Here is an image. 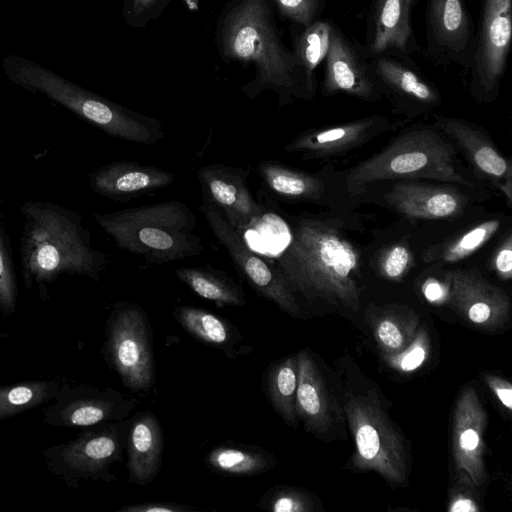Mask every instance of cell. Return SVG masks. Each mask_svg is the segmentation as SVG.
<instances>
[{
	"label": "cell",
	"instance_id": "6da1fadb",
	"mask_svg": "<svg viewBox=\"0 0 512 512\" xmlns=\"http://www.w3.org/2000/svg\"><path fill=\"white\" fill-rule=\"evenodd\" d=\"M347 214L293 217L291 239L276 261L290 290L310 304L359 311L361 253L345 233Z\"/></svg>",
	"mask_w": 512,
	"mask_h": 512
},
{
	"label": "cell",
	"instance_id": "7a4b0ae2",
	"mask_svg": "<svg viewBox=\"0 0 512 512\" xmlns=\"http://www.w3.org/2000/svg\"><path fill=\"white\" fill-rule=\"evenodd\" d=\"M215 44L224 63L254 67V77L241 87L248 99L272 91L284 107L314 98L317 88L285 46L271 0H228L215 23Z\"/></svg>",
	"mask_w": 512,
	"mask_h": 512
},
{
	"label": "cell",
	"instance_id": "3957f363",
	"mask_svg": "<svg viewBox=\"0 0 512 512\" xmlns=\"http://www.w3.org/2000/svg\"><path fill=\"white\" fill-rule=\"evenodd\" d=\"M20 211V264L28 289L36 286L43 296L47 284L63 274L100 280L108 258L92 247L81 214L57 203L34 200L24 202Z\"/></svg>",
	"mask_w": 512,
	"mask_h": 512
},
{
	"label": "cell",
	"instance_id": "277c9868",
	"mask_svg": "<svg viewBox=\"0 0 512 512\" xmlns=\"http://www.w3.org/2000/svg\"><path fill=\"white\" fill-rule=\"evenodd\" d=\"M349 194L361 198L368 185L383 181L435 180L482 189L452 142L433 124L398 134L382 150L342 172Z\"/></svg>",
	"mask_w": 512,
	"mask_h": 512
},
{
	"label": "cell",
	"instance_id": "5b68a950",
	"mask_svg": "<svg viewBox=\"0 0 512 512\" xmlns=\"http://www.w3.org/2000/svg\"><path fill=\"white\" fill-rule=\"evenodd\" d=\"M93 216L118 248L150 263L175 262L204 250L201 238L194 233L197 218L190 206L179 200L93 212Z\"/></svg>",
	"mask_w": 512,
	"mask_h": 512
},
{
	"label": "cell",
	"instance_id": "8992f818",
	"mask_svg": "<svg viewBox=\"0 0 512 512\" xmlns=\"http://www.w3.org/2000/svg\"><path fill=\"white\" fill-rule=\"evenodd\" d=\"M4 69L12 82L44 94L114 138L153 145L165 135L160 120L103 98L34 62L7 57Z\"/></svg>",
	"mask_w": 512,
	"mask_h": 512
},
{
	"label": "cell",
	"instance_id": "52a82bcc",
	"mask_svg": "<svg viewBox=\"0 0 512 512\" xmlns=\"http://www.w3.org/2000/svg\"><path fill=\"white\" fill-rule=\"evenodd\" d=\"M343 409L355 442L353 467L374 471L390 484H404L409 473L405 441L377 395L348 392Z\"/></svg>",
	"mask_w": 512,
	"mask_h": 512
},
{
	"label": "cell",
	"instance_id": "ba28073f",
	"mask_svg": "<svg viewBox=\"0 0 512 512\" xmlns=\"http://www.w3.org/2000/svg\"><path fill=\"white\" fill-rule=\"evenodd\" d=\"M131 420L89 426L76 438L46 448L43 455L48 470L69 488H78L82 479L113 481L109 468L122 461Z\"/></svg>",
	"mask_w": 512,
	"mask_h": 512
},
{
	"label": "cell",
	"instance_id": "9c48e42d",
	"mask_svg": "<svg viewBox=\"0 0 512 512\" xmlns=\"http://www.w3.org/2000/svg\"><path fill=\"white\" fill-rule=\"evenodd\" d=\"M108 363L123 385L147 392L155 382L152 334L144 310L135 303H115L106 324L104 346Z\"/></svg>",
	"mask_w": 512,
	"mask_h": 512
},
{
	"label": "cell",
	"instance_id": "30bf717a",
	"mask_svg": "<svg viewBox=\"0 0 512 512\" xmlns=\"http://www.w3.org/2000/svg\"><path fill=\"white\" fill-rule=\"evenodd\" d=\"M512 38V0H482L470 68L469 90L475 101L491 103L500 93Z\"/></svg>",
	"mask_w": 512,
	"mask_h": 512
},
{
	"label": "cell",
	"instance_id": "8fae6325",
	"mask_svg": "<svg viewBox=\"0 0 512 512\" xmlns=\"http://www.w3.org/2000/svg\"><path fill=\"white\" fill-rule=\"evenodd\" d=\"M198 209L247 284L259 296L274 303L283 312L294 318H301L302 311L296 296L290 290L276 263L252 251L239 232L206 198L203 197Z\"/></svg>",
	"mask_w": 512,
	"mask_h": 512
},
{
	"label": "cell",
	"instance_id": "7c38bea8",
	"mask_svg": "<svg viewBox=\"0 0 512 512\" xmlns=\"http://www.w3.org/2000/svg\"><path fill=\"white\" fill-rule=\"evenodd\" d=\"M257 173L265 189L276 199L328 207L337 213H352L359 198L346 189L343 173L326 169L310 173L279 161L264 160Z\"/></svg>",
	"mask_w": 512,
	"mask_h": 512
},
{
	"label": "cell",
	"instance_id": "4fadbf2b",
	"mask_svg": "<svg viewBox=\"0 0 512 512\" xmlns=\"http://www.w3.org/2000/svg\"><path fill=\"white\" fill-rule=\"evenodd\" d=\"M433 125L443 133L468 164V169L485 187L501 193L512 202V162L505 157L488 133L465 119L432 113Z\"/></svg>",
	"mask_w": 512,
	"mask_h": 512
},
{
	"label": "cell",
	"instance_id": "5bb4252c",
	"mask_svg": "<svg viewBox=\"0 0 512 512\" xmlns=\"http://www.w3.org/2000/svg\"><path fill=\"white\" fill-rule=\"evenodd\" d=\"M425 23L430 58L440 65L455 64L469 71L476 29L465 0H428Z\"/></svg>",
	"mask_w": 512,
	"mask_h": 512
},
{
	"label": "cell",
	"instance_id": "9a60e30c",
	"mask_svg": "<svg viewBox=\"0 0 512 512\" xmlns=\"http://www.w3.org/2000/svg\"><path fill=\"white\" fill-rule=\"evenodd\" d=\"M408 119L392 121L377 114L334 126L313 128L299 133L283 148L302 160L327 161L346 156L375 138L397 129Z\"/></svg>",
	"mask_w": 512,
	"mask_h": 512
},
{
	"label": "cell",
	"instance_id": "2e32d148",
	"mask_svg": "<svg viewBox=\"0 0 512 512\" xmlns=\"http://www.w3.org/2000/svg\"><path fill=\"white\" fill-rule=\"evenodd\" d=\"M112 388L60 387L54 403L43 411V422L58 427H89L126 419L136 405Z\"/></svg>",
	"mask_w": 512,
	"mask_h": 512
},
{
	"label": "cell",
	"instance_id": "e0dca14e",
	"mask_svg": "<svg viewBox=\"0 0 512 512\" xmlns=\"http://www.w3.org/2000/svg\"><path fill=\"white\" fill-rule=\"evenodd\" d=\"M324 60V78L321 85L324 96L343 93L370 103L384 97L370 59L362 46L350 40L335 23Z\"/></svg>",
	"mask_w": 512,
	"mask_h": 512
},
{
	"label": "cell",
	"instance_id": "ac0fdd59",
	"mask_svg": "<svg viewBox=\"0 0 512 512\" xmlns=\"http://www.w3.org/2000/svg\"><path fill=\"white\" fill-rule=\"evenodd\" d=\"M448 306L460 317L486 330H495L509 320L508 295L473 267L446 273Z\"/></svg>",
	"mask_w": 512,
	"mask_h": 512
},
{
	"label": "cell",
	"instance_id": "d6986e66",
	"mask_svg": "<svg viewBox=\"0 0 512 512\" xmlns=\"http://www.w3.org/2000/svg\"><path fill=\"white\" fill-rule=\"evenodd\" d=\"M369 59L384 97L406 119L431 115L441 105L439 90L416 70L410 58L380 55Z\"/></svg>",
	"mask_w": 512,
	"mask_h": 512
},
{
	"label": "cell",
	"instance_id": "ffe728a7",
	"mask_svg": "<svg viewBox=\"0 0 512 512\" xmlns=\"http://www.w3.org/2000/svg\"><path fill=\"white\" fill-rule=\"evenodd\" d=\"M250 171L213 163L197 171L203 197L213 204L237 231L254 225L265 214L248 187Z\"/></svg>",
	"mask_w": 512,
	"mask_h": 512
},
{
	"label": "cell",
	"instance_id": "44dd1931",
	"mask_svg": "<svg viewBox=\"0 0 512 512\" xmlns=\"http://www.w3.org/2000/svg\"><path fill=\"white\" fill-rule=\"evenodd\" d=\"M458 186L398 180L392 182L382 200L409 220H451L461 216L470 203L469 195Z\"/></svg>",
	"mask_w": 512,
	"mask_h": 512
},
{
	"label": "cell",
	"instance_id": "7402d4cb",
	"mask_svg": "<svg viewBox=\"0 0 512 512\" xmlns=\"http://www.w3.org/2000/svg\"><path fill=\"white\" fill-rule=\"evenodd\" d=\"M488 414L475 388L467 385L460 392L453 410L452 452L455 471L468 474L479 488L487 481L484 432Z\"/></svg>",
	"mask_w": 512,
	"mask_h": 512
},
{
	"label": "cell",
	"instance_id": "603a6c76",
	"mask_svg": "<svg viewBox=\"0 0 512 512\" xmlns=\"http://www.w3.org/2000/svg\"><path fill=\"white\" fill-rule=\"evenodd\" d=\"M408 0H372L367 21L366 56L393 55L409 58L417 50L410 23Z\"/></svg>",
	"mask_w": 512,
	"mask_h": 512
},
{
	"label": "cell",
	"instance_id": "cb8c5ba5",
	"mask_svg": "<svg viewBox=\"0 0 512 512\" xmlns=\"http://www.w3.org/2000/svg\"><path fill=\"white\" fill-rule=\"evenodd\" d=\"M174 180L170 171L135 161L110 162L89 176L94 192L123 203L167 187Z\"/></svg>",
	"mask_w": 512,
	"mask_h": 512
},
{
	"label": "cell",
	"instance_id": "d4e9b609",
	"mask_svg": "<svg viewBox=\"0 0 512 512\" xmlns=\"http://www.w3.org/2000/svg\"><path fill=\"white\" fill-rule=\"evenodd\" d=\"M298 382L295 410L305 429L317 436L327 434L334 424L337 408L325 380L310 352L297 354Z\"/></svg>",
	"mask_w": 512,
	"mask_h": 512
},
{
	"label": "cell",
	"instance_id": "484cf974",
	"mask_svg": "<svg viewBox=\"0 0 512 512\" xmlns=\"http://www.w3.org/2000/svg\"><path fill=\"white\" fill-rule=\"evenodd\" d=\"M128 482L147 485L158 475L163 453L160 422L151 411L138 413L131 420L127 436Z\"/></svg>",
	"mask_w": 512,
	"mask_h": 512
},
{
	"label": "cell",
	"instance_id": "4316f807",
	"mask_svg": "<svg viewBox=\"0 0 512 512\" xmlns=\"http://www.w3.org/2000/svg\"><path fill=\"white\" fill-rule=\"evenodd\" d=\"M370 324L378 347L384 356H390L411 344L419 328V318L412 309L392 304L374 308Z\"/></svg>",
	"mask_w": 512,
	"mask_h": 512
},
{
	"label": "cell",
	"instance_id": "83f0119b",
	"mask_svg": "<svg viewBox=\"0 0 512 512\" xmlns=\"http://www.w3.org/2000/svg\"><path fill=\"white\" fill-rule=\"evenodd\" d=\"M206 464L214 473L243 477L269 471L277 464V459L262 447L226 442L208 453Z\"/></svg>",
	"mask_w": 512,
	"mask_h": 512
},
{
	"label": "cell",
	"instance_id": "f1b7e54d",
	"mask_svg": "<svg viewBox=\"0 0 512 512\" xmlns=\"http://www.w3.org/2000/svg\"><path fill=\"white\" fill-rule=\"evenodd\" d=\"M174 316L182 328L199 341L230 354L242 340L239 331L224 318L194 306H178Z\"/></svg>",
	"mask_w": 512,
	"mask_h": 512
},
{
	"label": "cell",
	"instance_id": "f546056e",
	"mask_svg": "<svg viewBox=\"0 0 512 512\" xmlns=\"http://www.w3.org/2000/svg\"><path fill=\"white\" fill-rule=\"evenodd\" d=\"M174 274L195 294L218 306L240 307L246 304L243 288L223 271L208 266L180 267Z\"/></svg>",
	"mask_w": 512,
	"mask_h": 512
},
{
	"label": "cell",
	"instance_id": "4dcf8cb0",
	"mask_svg": "<svg viewBox=\"0 0 512 512\" xmlns=\"http://www.w3.org/2000/svg\"><path fill=\"white\" fill-rule=\"evenodd\" d=\"M501 223V219L496 217L471 226L456 236L428 247L423 251L421 259L429 264H452L462 261L490 241L500 230Z\"/></svg>",
	"mask_w": 512,
	"mask_h": 512
},
{
	"label": "cell",
	"instance_id": "1f68e13d",
	"mask_svg": "<svg viewBox=\"0 0 512 512\" xmlns=\"http://www.w3.org/2000/svg\"><path fill=\"white\" fill-rule=\"evenodd\" d=\"M297 382L296 354L274 362L263 374V387L273 409L294 428L298 425L295 410Z\"/></svg>",
	"mask_w": 512,
	"mask_h": 512
},
{
	"label": "cell",
	"instance_id": "d6a6232c",
	"mask_svg": "<svg viewBox=\"0 0 512 512\" xmlns=\"http://www.w3.org/2000/svg\"><path fill=\"white\" fill-rule=\"evenodd\" d=\"M333 24L331 20L318 19L307 27L297 26L300 31L293 32L291 51L311 85L316 88L315 71L327 55Z\"/></svg>",
	"mask_w": 512,
	"mask_h": 512
},
{
	"label": "cell",
	"instance_id": "836d02e7",
	"mask_svg": "<svg viewBox=\"0 0 512 512\" xmlns=\"http://www.w3.org/2000/svg\"><path fill=\"white\" fill-rule=\"evenodd\" d=\"M61 385L53 380L0 385V420L11 418L54 400Z\"/></svg>",
	"mask_w": 512,
	"mask_h": 512
},
{
	"label": "cell",
	"instance_id": "e575fe53",
	"mask_svg": "<svg viewBox=\"0 0 512 512\" xmlns=\"http://www.w3.org/2000/svg\"><path fill=\"white\" fill-rule=\"evenodd\" d=\"M0 210V309L5 315L15 312L18 286L11 245L5 232Z\"/></svg>",
	"mask_w": 512,
	"mask_h": 512
},
{
	"label": "cell",
	"instance_id": "d590c367",
	"mask_svg": "<svg viewBox=\"0 0 512 512\" xmlns=\"http://www.w3.org/2000/svg\"><path fill=\"white\" fill-rule=\"evenodd\" d=\"M258 506L272 512H311L315 504L309 493L302 489L276 485L262 495Z\"/></svg>",
	"mask_w": 512,
	"mask_h": 512
},
{
	"label": "cell",
	"instance_id": "8d00e7d4",
	"mask_svg": "<svg viewBox=\"0 0 512 512\" xmlns=\"http://www.w3.org/2000/svg\"><path fill=\"white\" fill-rule=\"evenodd\" d=\"M413 264V253L404 240L388 245L380 252L377 260L379 274L390 281H400Z\"/></svg>",
	"mask_w": 512,
	"mask_h": 512
},
{
	"label": "cell",
	"instance_id": "74e56055",
	"mask_svg": "<svg viewBox=\"0 0 512 512\" xmlns=\"http://www.w3.org/2000/svg\"><path fill=\"white\" fill-rule=\"evenodd\" d=\"M279 16L298 27H307L320 19L324 0H271Z\"/></svg>",
	"mask_w": 512,
	"mask_h": 512
},
{
	"label": "cell",
	"instance_id": "f35d334b",
	"mask_svg": "<svg viewBox=\"0 0 512 512\" xmlns=\"http://www.w3.org/2000/svg\"><path fill=\"white\" fill-rule=\"evenodd\" d=\"M430 350V339L424 326L419 327L411 344L402 352L384 356V360L394 369L411 372L419 368L427 359Z\"/></svg>",
	"mask_w": 512,
	"mask_h": 512
},
{
	"label": "cell",
	"instance_id": "ab89813d",
	"mask_svg": "<svg viewBox=\"0 0 512 512\" xmlns=\"http://www.w3.org/2000/svg\"><path fill=\"white\" fill-rule=\"evenodd\" d=\"M173 0H123L122 17L131 28L141 29L157 20Z\"/></svg>",
	"mask_w": 512,
	"mask_h": 512
},
{
	"label": "cell",
	"instance_id": "60d3db41",
	"mask_svg": "<svg viewBox=\"0 0 512 512\" xmlns=\"http://www.w3.org/2000/svg\"><path fill=\"white\" fill-rule=\"evenodd\" d=\"M456 479L449 493V512H478L479 495L478 488L467 473L458 470Z\"/></svg>",
	"mask_w": 512,
	"mask_h": 512
},
{
	"label": "cell",
	"instance_id": "b9f144b4",
	"mask_svg": "<svg viewBox=\"0 0 512 512\" xmlns=\"http://www.w3.org/2000/svg\"><path fill=\"white\" fill-rule=\"evenodd\" d=\"M491 265L496 275L503 281L512 278V235L510 231L493 255Z\"/></svg>",
	"mask_w": 512,
	"mask_h": 512
},
{
	"label": "cell",
	"instance_id": "7bdbcfd3",
	"mask_svg": "<svg viewBox=\"0 0 512 512\" xmlns=\"http://www.w3.org/2000/svg\"><path fill=\"white\" fill-rule=\"evenodd\" d=\"M195 510L197 509L179 503L146 502L124 506L118 512H193Z\"/></svg>",
	"mask_w": 512,
	"mask_h": 512
},
{
	"label": "cell",
	"instance_id": "ee69618b",
	"mask_svg": "<svg viewBox=\"0 0 512 512\" xmlns=\"http://www.w3.org/2000/svg\"><path fill=\"white\" fill-rule=\"evenodd\" d=\"M484 380L487 386L497 396L501 404L508 410H512V385L506 379L495 374L485 373Z\"/></svg>",
	"mask_w": 512,
	"mask_h": 512
},
{
	"label": "cell",
	"instance_id": "f6af8a7d",
	"mask_svg": "<svg viewBox=\"0 0 512 512\" xmlns=\"http://www.w3.org/2000/svg\"><path fill=\"white\" fill-rule=\"evenodd\" d=\"M447 283L442 285L436 279H429L423 285V294L425 298L432 303H440L447 298Z\"/></svg>",
	"mask_w": 512,
	"mask_h": 512
},
{
	"label": "cell",
	"instance_id": "bcb514c9",
	"mask_svg": "<svg viewBox=\"0 0 512 512\" xmlns=\"http://www.w3.org/2000/svg\"><path fill=\"white\" fill-rule=\"evenodd\" d=\"M416 0H408L410 6H412V4L415 2Z\"/></svg>",
	"mask_w": 512,
	"mask_h": 512
}]
</instances>
